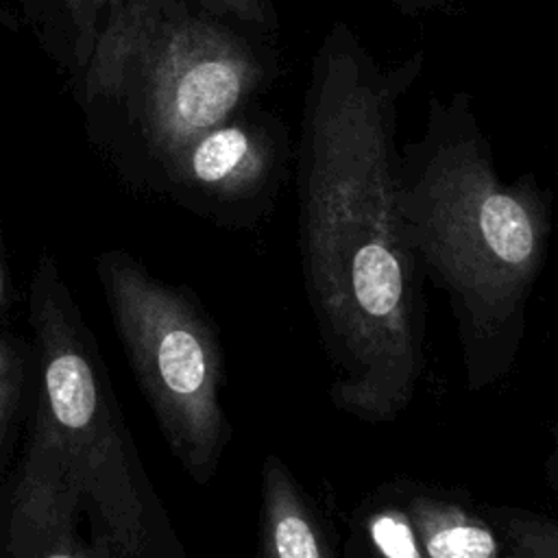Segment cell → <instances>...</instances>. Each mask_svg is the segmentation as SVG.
Masks as SVG:
<instances>
[{"label":"cell","instance_id":"cell-15","mask_svg":"<svg viewBox=\"0 0 558 558\" xmlns=\"http://www.w3.org/2000/svg\"><path fill=\"white\" fill-rule=\"evenodd\" d=\"M7 301V275H4V266H2V257H0V305Z\"/></svg>","mask_w":558,"mask_h":558},{"label":"cell","instance_id":"cell-7","mask_svg":"<svg viewBox=\"0 0 558 558\" xmlns=\"http://www.w3.org/2000/svg\"><path fill=\"white\" fill-rule=\"evenodd\" d=\"M259 558H333L307 495L275 456L264 460L262 471Z\"/></svg>","mask_w":558,"mask_h":558},{"label":"cell","instance_id":"cell-5","mask_svg":"<svg viewBox=\"0 0 558 558\" xmlns=\"http://www.w3.org/2000/svg\"><path fill=\"white\" fill-rule=\"evenodd\" d=\"M98 279L129 364L183 469L214 477L231 427L220 403L218 338L183 288L155 279L120 251L105 253Z\"/></svg>","mask_w":558,"mask_h":558},{"label":"cell","instance_id":"cell-14","mask_svg":"<svg viewBox=\"0 0 558 558\" xmlns=\"http://www.w3.org/2000/svg\"><path fill=\"white\" fill-rule=\"evenodd\" d=\"M35 558H100L94 549H85L76 536H63L52 541L50 545H46Z\"/></svg>","mask_w":558,"mask_h":558},{"label":"cell","instance_id":"cell-9","mask_svg":"<svg viewBox=\"0 0 558 558\" xmlns=\"http://www.w3.org/2000/svg\"><path fill=\"white\" fill-rule=\"evenodd\" d=\"M364 538L375 558H427L405 501L371 506L364 514Z\"/></svg>","mask_w":558,"mask_h":558},{"label":"cell","instance_id":"cell-11","mask_svg":"<svg viewBox=\"0 0 558 558\" xmlns=\"http://www.w3.org/2000/svg\"><path fill=\"white\" fill-rule=\"evenodd\" d=\"M116 4L118 0H65L72 24L76 28V57L81 63H85L96 39L100 13H107Z\"/></svg>","mask_w":558,"mask_h":558},{"label":"cell","instance_id":"cell-8","mask_svg":"<svg viewBox=\"0 0 558 558\" xmlns=\"http://www.w3.org/2000/svg\"><path fill=\"white\" fill-rule=\"evenodd\" d=\"M403 501L427 558H504L495 527L464 504L429 488H414Z\"/></svg>","mask_w":558,"mask_h":558},{"label":"cell","instance_id":"cell-6","mask_svg":"<svg viewBox=\"0 0 558 558\" xmlns=\"http://www.w3.org/2000/svg\"><path fill=\"white\" fill-rule=\"evenodd\" d=\"M161 166L181 190L214 203H240L268 183L275 144L259 124L231 116L190 137Z\"/></svg>","mask_w":558,"mask_h":558},{"label":"cell","instance_id":"cell-2","mask_svg":"<svg viewBox=\"0 0 558 558\" xmlns=\"http://www.w3.org/2000/svg\"><path fill=\"white\" fill-rule=\"evenodd\" d=\"M399 209L416 257L447 290L469 386L501 377L523 333L547 248V207L530 183L506 185L466 96L432 100L427 133L397 163Z\"/></svg>","mask_w":558,"mask_h":558},{"label":"cell","instance_id":"cell-3","mask_svg":"<svg viewBox=\"0 0 558 558\" xmlns=\"http://www.w3.org/2000/svg\"><path fill=\"white\" fill-rule=\"evenodd\" d=\"M41 395L9 521L11 558L72 536L81 514L100 558H148L146 506L96 347L52 262L33 281Z\"/></svg>","mask_w":558,"mask_h":558},{"label":"cell","instance_id":"cell-4","mask_svg":"<svg viewBox=\"0 0 558 558\" xmlns=\"http://www.w3.org/2000/svg\"><path fill=\"white\" fill-rule=\"evenodd\" d=\"M259 78L253 50L185 0H118L85 59L87 100L122 105L161 163L231 118Z\"/></svg>","mask_w":558,"mask_h":558},{"label":"cell","instance_id":"cell-1","mask_svg":"<svg viewBox=\"0 0 558 558\" xmlns=\"http://www.w3.org/2000/svg\"><path fill=\"white\" fill-rule=\"evenodd\" d=\"M421 54L379 68L344 24L325 37L305 116L303 262L336 366L333 403L362 421L399 416L423 371L416 264L399 209L397 98Z\"/></svg>","mask_w":558,"mask_h":558},{"label":"cell","instance_id":"cell-10","mask_svg":"<svg viewBox=\"0 0 558 558\" xmlns=\"http://www.w3.org/2000/svg\"><path fill=\"white\" fill-rule=\"evenodd\" d=\"M504 558H558V527L545 514L497 508L490 514Z\"/></svg>","mask_w":558,"mask_h":558},{"label":"cell","instance_id":"cell-13","mask_svg":"<svg viewBox=\"0 0 558 558\" xmlns=\"http://www.w3.org/2000/svg\"><path fill=\"white\" fill-rule=\"evenodd\" d=\"M218 13H229L244 22L264 24L268 17V0H201Z\"/></svg>","mask_w":558,"mask_h":558},{"label":"cell","instance_id":"cell-12","mask_svg":"<svg viewBox=\"0 0 558 558\" xmlns=\"http://www.w3.org/2000/svg\"><path fill=\"white\" fill-rule=\"evenodd\" d=\"M20 390V364L13 349L0 340V442L11 421Z\"/></svg>","mask_w":558,"mask_h":558}]
</instances>
